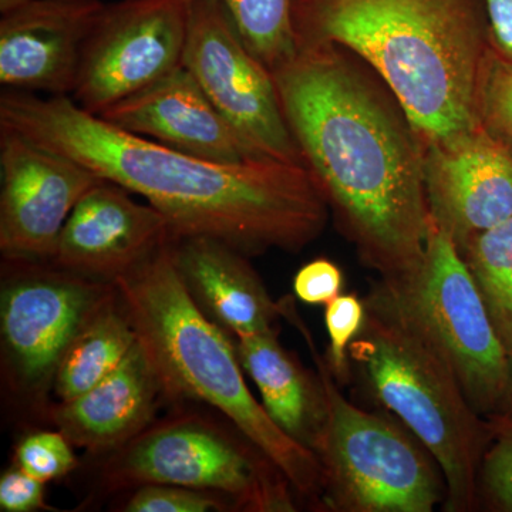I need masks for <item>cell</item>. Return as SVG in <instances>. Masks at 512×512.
<instances>
[{
	"label": "cell",
	"mask_w": 512,
	"mask_h": 512,
	"mask_svg": "<svg viewBox=\"0 0 512 512\" xmlns=\"http://www.w3.org/2000/svg\"><path fill=\"white\" fill-rule=\"evenodd\" d=\"M0 127L73 158L140 195L175 238L208 237L249 255L301 251L328 224V201L305 165L220 164L136 136L87 113L70 96L6 90Z\"/></svg>",
	"instance_id": "cell-1"
},
{
	"label": "cell",
	"mask_w": 512,
	"mask_h": 512,
	"mask_svg": "<svg viewBox=\"0 0 512 512\" xmlns=\"http://www.w3.org/2000/svg\"><path fill=\"white\" fill-rule=\"evenodd\" d=\"M272 74L303 163L363 261L382 278L412 271L431 220L423 147L393 94L329 43L299 45Z\"/></svg>",
	"instance_id": "cell-2"
},
{
	"label": "cell",
	"mask_w": 512,
	"mask_h": 512,
	"mask_svg": "<svg viewBox=\"0 0 512 512\" xmlns=\"http://www.w3.org/2000/svg\"><path fill=\"white\" fill-rule=\"evenodd\" d=\"M299 45L329 43L369 64L421 146L478 127L474 94L488 47L481 0H293Z\"/></svg>",
	"instance_id": "cell-3"
},
{
	"label": "cell",
	"mask_w": 512,
	"mask_h": 512,
	"mask_svg": "<svg viewBox=\"0 0 512 512\" xmlns=\"http://www.w3.org/2000/svg\"><path fill=\"white\" fill-rule=\"evenodd\" d=\"M173 241L114 281L163 396L214 407L278 467L296 494L319 500V457L289 437L256 402L234 338L208 318L185 289L175 268Z\"/></svg>",
	"instance_id": "cell-4"
},
{
	"label": "cell",
	"mask_w": 512,
	"mask_h": 512,
	"mask_svg": "<svg viewBox=\"0 0 512 512\" xmlns=\"http://www.w3.org/2000/svg\"><path fill=\"white\" fill-rule=\"evenodd\" d=\"M362 332L349 356L373 396L430 451L446 481V510H473L481 461L491 439L468 402L456 373L426 339L402 318L366 299Z\"/></svg>",
	"instance_id": "cell-5"
},
{
	"label": "cell",
	"mask_w": 512,
	"mask_h": 512,
	"mask_svg": "<svg viewBox=\"0 0 512 512\" xmlns=\"http://www.w3.org/2000/svg\"><path fill=\"white\" fill-rule=\"evenodd\" d=\"M296 313L292 299L285 298L282 316L308 343L325 392L326 419L313 446L322 464L325 504L343 512L433 511L447 498L437 461L402 423L359 409L340 393Z\"/></svg>",
	"instance_id": "cell-6"
},
{
	"label": "cell",
	"mask_w": 512,
	"mask_h": 512,
	"mask_svg": "<svg viewBox=\"0 0 512 512\" xmlns=\"http://www.w3.org/2000/svg\"><path fill=\"white\" fill-rule=\"evenodd\" d=\"M367 299L396 313L444 357L480 416L494 414L508 353L466 261L443 229L431 222L419 264L382 278Z\"/></svg>",
	"instance_id": "cell-7"
},
{
	"label": "cell",
	"mask_w": 512,
	"mask_h": 512,
	"mask_svg": "<svg viewBox=\"0 0 512 512\" xmlns=\"http://www.w3.org/2000/svg\"><path fill=\"white\" fill-rule=\"evenodd\" d=\"M117 488L168 484L222 495L254 512L295 511L288 478L254 446L198 419L148 427L104 471Z\"/></svg>",
	"instance_id": "cell-8"
},
{
	"label": "cell",
	"mask_w": 512,
	"mask_h": 512,
	"mask_svg": "<svg viewBox=\"0 0 512 512\" xmlns=\"http://www.w3.org/2000/svg\"><path fill=\"white\" fill-rule=\"evenodd\" d=\"M183 64L249 156L305 165L274 74L245 45L220 0H192Z\"/></svg>",
	"instance_id": "cell-9"
},
{
	"label": "cell",
	"mask_w": 512,
	"mask_h": 512,
	"mask_svg": "<svg viewBox=\"0 0 512 512\" xmlns=\"http://www.w3.org/2000/svg\"><path fill=\"white\" fill-rule=\"evenodd\" d=\"M12 262L18 269L3 284L0 298L3 362L18 390L42 396L74 336L114 285L53 264Z\"/></svg>",
	"instance_id": "cell-10"
},
{
	"label": "cell",
	"mask_w": 512,
	"mask_h": 512,
	"mask_svg": "<svg viewBox=\"0 0 512 512\" xmlns=\"http://www.w3.org/2000/svg\"><path fill=\"white\" fill-rule=\"evenodd\" d=\"M192 0L104 5L84 43L74 103L100 116L183 64Z\"/></svg>",
	"instance_id": "cell-11"
},
{
	"label": "cell",
	"mask_w": 512,
	"mask_h": 512,
	"mask_svg": "<svg viewBox=\"0 0 512 512\" xmlns=\"http://www.w3.org/2000/svg\"><path fill=\"white\" fill-rule=\"evenodd\" d=\"M0 173V251L10 261H52L74 207L101 178L2 127Z\"/></svg>",
	"instance_id": "cell-12"
},
{
	"label": "cell",
	"mask_w": 512,
	"mask_h": 512,
	"mask_svg": "<svg viewBox=\"0 0 512 512\" xmlns=\"http://www.w3.org/2000/svg\"><path fill=\"white\" fill-rule=\"evenodd\" d=\"M421 147L430 220L458 251L481 232L511 220L512 153L483 128Z\"/></svg>",
	"instance_id": "cell-13"
},
{
	"label": "cell",
	"mask_w": 512,
	"mask_h": 512,
	"mask_svg": "<svg viewBox=\"0 0 512 512\" xmlns=\"http://www.w3.org/2000/svg\"><path fill=\"white\" fill-rule=\"evenodd\" d=\"M130 194L106 180L93 185L64 224L50 264L114 284L174 239L167 218Z\"/></svg>",
	"instance_id": "cell-14"
},
{
	"label": "cell",
	"mask_w": 512,
	"mask_h": 512,
	"mask_svg": "<svg viewBox=\"0 0 512 512\" xmlns=\"http://www.w3.org/2000/svg\"><path fill=\"white\" fill-rule=\"evenodd\" d=\"M106 3L32 0L0 20V82L8 90L70 96L84 43Z\"/></svg>",
	"instance_id": "cell-15"
},
{
	"label": "cell",
	"mask_w": 512,
	"mask_h": 512,
	"mask_svg": "<svg viewBox=\"0 0 512 512\" xmlns=\"http://www.w3.org/2000/svg\"><path fill=\"white\" fill-rule=\"evenodd\" d=\"M100 117L128 133L214 163L254 160L184 64Z\"/></svg>",
	"instance_id": "cell-16"
},
{
	"label": "cell",
	"mask_w": 512,
	"mask_h": 512,
	"mask_svg": "<svg viewBox=\"0 0 512 512\" xmlns=\"http://www.w3.org/2000/svg\"><path fill=\"white\" fill-rule=\"evenodd\" d=\"M175 268L202 312L232 338L275 330L281 301L266 291L247 255L218 239L175 238Z\"/></svg>",
	"instance_id": "cell-17"
},
{
	"label": "cell",
	"mask_w": 512,
	"mask_h": 512,
	"mask_svg": "<svg viewBox=\"0 0 512 512\" xmlns=\"http://www.w3.org/2000/svg\"><path fill=\"white\" fill-rule=\"evenodd\" d=\"M160 382L138 340L123 363L82 396L52 410L57 430L90 453L117 450L150 427Z\"/></svg>",
	"instance_id": "cell-18"
},
{
	"label": "cell",
	"mask_w": 512,
	"mask_h": 512,
	"mask_svg": "<svg viewBox=\"0 0 512 512\" xmlns=\"http://www.w3.org/2000/svg\"><path fill=\"white\" fill-rule=\"evenodd\" d=\"M234 342L242 369L258 386L271 419L293 440L313 450L326 419L319 376L313 379L284 349L276 330L241 336Z\"/></svg>",
	"instance_id": "cell-19"
},
{
	"label": "cell",
	"mask_w": 512,
	"mask_h": 512,
	"mask_svg": "<svg viewBox=\"0 0 512 512\" xmlns=\"http://www.w3.org/2000/svg\"><path fill=\"white\" fill-rule=\"evenodd\" d=\"M136 342V330L114 286L60 360L53 380L60 402L76 399L106 379L123 363Z\"/></svg>",
	"instance_id": "cell-20"
},
{
	"label": "cell",
	"mask_w": 512,
	"mask_h": 512,
	"mask_svg": "<svg viewBox=\"0 0 512 512\" xmlns=\"http://www.w3.org/2000/svg\"><path fill=\"white\" fill-rule=\"evenodd\" d=\"M498 338L512 352V218L481 232L461 249Z\"/></svg>",
	"instance_id": "cell-21"
},
{
	"label": "cell",
	"mask_w": 512,
	"mask_h": 512,
	"mask_svg": "<svg viewBox=\"0 0 512 512\" xmlns=\"http://www.w3.org/2000/svg\"><path fill=\"white\" fill-rule=\"evenodd\" d=\"M256 59L271 72L298 52L293 0H220Z\"/></svg>",
	"instance_id": "cell-22"
},
{
	"label": "cell",
	"mask_w": 512,
	"mask_h": 512,
	"mask_svg": "<svg viewBox=\"0 0 512 512\" xmlns=\"http://www.w3.org/2000/svg\"><path fill=\"white\" fill-rule=\"evenodd\" d=\"M474 110L478 126L512 153V63L490 46L478 70Z\"/></svg>",
	"instance_id": "cell-23"
},
{
	"label": "cell",
	"mask_w": 512,
	"mask_h": 512,
	"mask_svg": "<svg viewBox=\"0 0 512 512\" xmlns=\"http://www.w3.org/2000/svg\"><path fill=\"white\" fill-rule=\"evenodd\" d=\"M491 439L481 461L478 493L500 511L512 512V421L487 419Z\"/></svg>",
	"instance_id": "cell-24"
},
{
	"label": "cell",
	"mask_w": 512,
	"mask_h": 512,
	"mask_svg": "<svg viewBox=\"0 0 512 512\" xmlns=\"http://www.w3.org/2000/svg\"><path fill=\"white\" fill-rule=\"evenodd\" d=\"M366 320V303L353 293L340 295L326 305L325 323L329 333L330 372L340 384L349 380V349Z\"/></svg>",
	"instance_id": "cell-25"
},
{
	"label": "cell",
	"mask_w": 512,
	"mask_h": 512,
	"mask_svg": "<svg viewBox=\"0 0 512 512\" xmlns=\"http://www.w3.org/2000/svg\"><path fill=\"white\" fill-rule=\"evenodd\" d=\"M72 447L59 430L29 434L16 448V466L43 483L56 480L77 466Z\"/></svg>",
	"instance_id": "cell-26"
},
{
	"label": "cell",
	"mask_w": 512,
	"mask_h": 512,
	"mask_svg": "<svg viewBox=\"0 0 512 512\" xmlns=\"http://www.w3.org/2000/svg\"><path fill=\"white\" fill-rule=\"evenodd\" d=\"M228 500L208 491L192 490L168 484H146L137 487L127 501L128 512H208L228 507Z\"/></svg>",
	"instance_id": "cell-27"
},
{
	"label": "cell",
	"mask_w": 512,
	"mask_h": 512,
	"mask_svg": "<svg viewBox=\"0 0 512 512\" xmlns=\"http://www.w3.org/2000/svg\"><path fill=\"white\" fill-rule=\"evenodd\" d=\"M343 274L326 258L313 259L299 269L293 279V292L308 305H329L342 295Z\"/></svg>",
	"instance_id": "cell-28"
},
{
	"label": "cell",
	"mask_w": 512,
	"mask_h": 512,
	"mask_svg": "<svg viewBox=\"0 0 512 512\" xmlns=\"http://www.w3.org/2000/svg\"><path fill=\"white\" fill-rule=\"evenodd\" d=\"M45 484L18 466L10 468L0 478V511L49 510L45 501Z\"/></svg>",
	"instance_id": "cell-29"
},
{
	"label": "cell",
	"mask_w": 512,
	"mask_h": 512,
	"mask_svg": "<svg viewBox=\"0 0 512 512\" xmlns=\"http://www.w3.org/2000/svg\"><path fill=\"white\" fill-rule=\"evenodd\" d=\"M487 22L488 46L512 63V0H481Z\"/></svg>",
	"instance_id": "cell-30"
},
{
	"label": "cell",
	"mask_w": 512,
	"mask_h": 512,
	"mask_svg": "<svg viewBox=\"0 0 512 512\" xmlns=\"http://www.w3.org/2000/svg\"><path fill=\"white\" fill-rule=\"evenodd\" d=\"M493 417L512 421V352L508 355L507 379H505L503 396H501L497 410L488 419H493Z\"/></svg>",
	"instance_id": "cell-31"
},
{
	"label": "cell",
	"mask_w": 512,
	"mask_h": 512,
	"mask_svg": "<svg viewBox=\"0 0 512 512\" xmlns=\"http://www.w3.org/2000/svg\"><path fill=\"white\" fill-rule=\"evenodd\" d=\"M32 0H0V13L8 15L15 10L22 9L23 6L29 5Z\"/></svg>",
	"instance_id": "cell-32"
}]
</instances>
